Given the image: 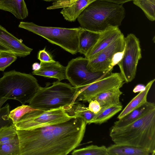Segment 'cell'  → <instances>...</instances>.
Here are the masks:
<instances>
[{
  "mask_svg": "<svg viewBox=\"0 0 155 155\" xmlns=\"http://www.w3.org/2000/svg\"><path fill=\"white\" fill-rule=\"evenodd\" d=\"M87 124L79 117L28 130H17L19 155H66L82 141Z\"/></svg>",
  "mask_w": 155,
  "mask_h": 155,
  "instance_id": "cell-1",
  "label": "cell"
},
{
  "mask_svg": "<svg viewBox=\"0 0 155 155\" xmlns=\"http://www.w3.org/2000/svg\"><path fill=\"white\" fill-rule=\"evenodd\" d=\"M109 135L114 144L147 150L155 154V108L125 126L112 127Z\"/></svg>",
  "mask_w": 155,
  "mask_h": 155,
  "instance_id": "cell-2",
  "label": "cell"
},
{
  "mask_svg": "<svg viewBox=\"0 0 155 155\" xmlns=\"http://www.w3.org/2000/svg\"><path fill=\"white\" fill-rule=\"evenodd\" d=\"M125 15L123 4L97 0L89 5L77 18L81 27L101 33L110 27H119Z\"/></svg>",
  "mask_w": 155,
  "mask_h": 155,
  "instance_id": "cell-3",
  "label": "cell"
},
{
  "mask_svg": "<svg viewBox=\"0 0 155 155\" xmlns=\"http://www.w3.org/2000/svg\"><path fill=\"white\" fill-rule=\"evenodd\" d=\"M40 87L30 74L15 70L6 72L0 78V99L15 100L25 104L29 103Z\"/></svg>",
  "mask_w": 155,
  "mask_h": 155,
  "instance_id": "cell-4",
  "label": "cell"
},
{
  "mask_svg": "<svg viewBox=\"0 0 155 155\" xmlns=\"http://www.w3.org/2000/svg\"><path fill=\"white\" fill-rule=\"evenodd\" d=\"M78 90L69 84L59 81L49 87H40L29 102V105L37 109L48 110L61 107L71 108L77 99Z\"/></svg>",
  "mask_w": 155,
  "mask_h": 155,
  "instance_id": "cell-5",
  "label": "cell"
},
{
  "mask_svg": "<svg viewBox=\"0 0 155 155\" xmlns=\"http://www.w3.org/2000/svg\"><path fill=\"white\" fill-rule=\"evenodd\" d=\"M18 27L42 37L72 54L78 52V36L81 27L69 28L42 26L32 22L21 21Z\"/></svg>",
  "mask_w": 155,
  "mask_h": 155,
  "instance_id": "cell-6",
  "label": "cell"
},
{
  "mask_svg": "<svg viewBox=\"0 0 155 155\" xmlns=\"http://www.w3.org/2000/svg\"><path fill=\"white\" fill-rule=\"evenodd\" d=\"M74 117L62 107L46 110L38 109L26 113L14 124L17 130H28L59 124Z\"/></svg>",
  "mask_w": 155,
  "mask_h": 155,
  "instance_id": "cell-7",
  "label": "cell"
},
{
  "mask_svg": "<svg viewBox=\"0 0 155 155\" xmlns=\"http://www.w3.org/2000/svg\"><path fill=\"white\" fill-rule=\"evenodd\" d=\"M125 46L123 34L110 45L88 60L87 67L95 72L112 71L114 66L121 59Z\"/></svg>",
  "mask_w": 155,
  "mask_h": 155,
  "instance_id": "cell-8",
  "label": "cell"
},
{
  "mask_svg": "<svg viewBox=\"0 0 155 155\" xmlns=\"http://www.w3.org/2000/svg\"><path fill=\"white\" fill-rule=\"evenodd\" d=\"M88 62V59L79 57L68 63L66 67V79L72 86L79 87L87 85L112 73V71L104 72L92 71L87 67Z\"/></svg>",
  "mask_w": 155,
  "mask_h": 155,
  "instance_id": "cell-9",
  "label": "cell"
},
{
  "mask_svg": "<svg viewBox=\"0 0 155 155\" xmlns=\"http://www.w3.org/2000/svg\"><path fill=\"white\" fill-rule=\"evenodd\" d=\"M125 46L122 58L117 64L125 82H131L135 78L139 61L142 58L139 39L134 34L125 37Z\"/></svg>",
  "mask_w": 155,
  "mask_h": 155,
  "instance_id": "cell-10",
  "label": "cell"
},
{
  "mask_svg": "<svg viewBox=\"0 0 155 155\" xmlns=\"http://www.w3.org/2000/svg\"><path fill=\"white\" fill-rule=\"evenodd\" d=\"M124 83L120 73H112L87 85L76 87L77 99L89 103L97 94L111 89L120 88Z\"/></svg>",
  "mask_w": 155,
  "mask_h": 155,
  "instance_id": "cell-11",
  "label": "cell"
},
{
  "mask_svg": "<svg viewBox=\"0 0 155 155\" xmlns=\"http://www.w3.org/2000/svg\"><path fill=\"white\" fill-rule=\"evenodd\" d=\"M32 50L0 25V52H9L18 57H24Z\"/></svg>",
  "mask_w": 155,
  "mask_h": 155,
  "instance_id": "cell-12",
  "label": "cell"
},
{
  "mask_svg": "<svg viewBox=\"0 0 155 155\" xmlns=\"http://www.w3.org/2000/svg\"><path fill=\"white\" fill-rule=\"evenodd\" d=\"M123 34L119 27H110L107 28L101 32L96 43L85 57L88 60L91 59Z\"/></svg>",
  "mask_w": 155,
  "mask_h": 155,
  "instance_id": "cell-13",
  "label": "cell"
},
{
  "mask_svg": "<svg viewBox=\"0 0 155 155\" xmlns=\"http://www.w3.org/2000/svg\"><path fill=\"white\" fill-rule=\"evenodd\" d=\"M41 67L38 70L33 71V75H35L58 79V81L66 79V67L59 62L54 63L40 62Z\"/></svg>",
  "mask_w": 155,
  "mask_h": 155,
  "instance_id": "cell-14",
  "label": "cell"
},
{
  "mask_svg": "<svg viewBox=\"0 0 155 155\" xmlns=\"http://www.w3.org/2000/svg\"><path fill=\"white\" fill-rule=\"evenodd\" d=\"M101 33L88 30L81 27L78 36V52L85 56L86 55L96 43Z\"/></svg>",
  "mask_w": 155,
  "mask_h": 155,
  "instance_id": "cell-15",
  "label": "cell"
},
{
  "mask_svg": "<svg viewBox=\"0 0 155 155\" xmlns=\"http://www.w3.org/2000/svg\"><path fill=\"white\" fill-rule=\"evenodd\" d=\"M155 108L154 103L147 101L139 107L133 110L126 115L114 122L112 127H120L134 122Z\"/></svg>",
  "mask_w": 155,
  "mask_h": 155,
  "instance_id": "cell-16",
  "label": "cell"
},
{
  "mask_svg": "<svg viewBox=\"0 0 155 155\" xmlns=\"http://www.w3.org/2000/svg\"><path fill=\"white\" fill-rule=\"evenodd\" d=\"M0 10L10 12L18 19H24L28 14L24 0H0Z\"/></svg>",
  "mask_w": 155,
  "mask_h": 155,
  "instance_id": "cell-17",
  "label": "cell"
},
{
  "mask_svg": "<svg viewBox=\"0 0 155 155\" xmlns=\"http://www.w3.org/2000/svg\"><path fill=\"white\" fill-rule=\"evenodd\" d=\"M97 0H75L61 12L64 19L70 22L75 21L83 11L91 3Z\"/></svg>",
  "mask_w": 155,
  "mask_h": 155,
  "instance_id": "cell-18",
  "label": "cell"
},
{
  "mask_svg": "<svg viewBox=\"0 0 155 155\" xmlns=\"http://www.w3.org/2000/svg\"><path fill=\"white\" fill-rule=\"evenodd\" d=\"M155 81L153 79L149 82L145 86L144 89L134 97L125 107L117 117L120 119L133 110L139 107L147 101L149 91Z\"/></svg>",
  "mask_w": 155,
  "mask_h": 155,
  "instance_id": "cell-19",
  "label": "cell"
},
{
  "mask_svg": "<svg viewBox=\"0 0 155 155\" xmlns=\"http://www.w3.org/2000/svg\"><path fill=\"white\" fill-rule=\"evenodd\" d=\"M107 149L108 155H154L145 149L126 145L114 144Z\"/></svg>",
  "mask_w": 155,
  "mask_h": 155,
  "instance_id": "cell-20",
  "label": "cell"
},
{
  "mask_svg": "<svg viewBox=\"0 0 155 155\" xmlns=\"http://www.w3.org/2000/svg\"><path fill=\"white\" fill-rule=\"evenodd\" d=\"M122 94L120 88L113 89L97 94L92 100L97 101L101 108L120 105L121 104L120 101V97Z\"/></svg>",
  "mask_w": 155,
  "mask_h": 155,
  "instance_id": "cell-21",
  "label": "cell"
},
{
  "mask_svg": "<svg viewBox=\"0 0 155 155\" xmlns=\"http://www.w3.org/2000/svg\"><path fill=\"white\" fill-rule=\"evenodd\" d=\"M65 110L70 115L81 118L87 124L92 123L96 115L88 107L78 103L75 102L71 108Z\"/></svg>",
  "mask_w": 155,
  "mask_h": 155,
  "instance_id": "cell-22",
  "label": "cell"
},
{
  "mask_svg": "<svg viewBox=\"0 0 155 155\" xmlns=\"http://www.w3.org/2000/svg\"><path fill=\"white\" fill-rule=\"evenodd\" d=\"M122 108V106L121 104L102 107L101 110L96 114L92 123L102 124L120 111Z\"/></svg>",
  "mask_w": 155,
  "mask_h": 155,
  "instance_id": "cell-23",
  "label": "cell"
},
{
  "mask_svg": "<svg viewBox=\"0 0 155 155\" xmlns=\"http://www.w3.org/2000/svg\"><path fill=\"white\" fill-rule=\"evenodd\" d=\"M71 154L72 155H108L107 147L105 146H98L93 145L74 149Z\"/></svg>",
  "mask_w": 155,
  "mask_h": 155,
  "instance_id": "cell-24",
  "label": "cell"
},
{
  "mask_svg": "<svg viewBox=\"0 0 155 155\" xmlns=\"http://www.w3.org/2000/svg\"><path fill=\"white\" fill-rule=\"evenodd\" d=\"M134 4L140 8L148 19L155 20V0H134Z\"/></svg>",
  "mask_w": 155,
  "mask_h": 155,
  "instance_id": "cell-25",
  "label": "cell"
},
{
  "mask_svg": "<svg viewBox=\"0 0 155 155\" xmlns=\"http://www.w3.org/2000/svg\"><path fill=\"white\" fill-rule=\"evenodd\" d=\"M19 145L17 135L10 142L0 145V155H19Z\"/></svg>",
  "mask_w": 155,
  "mask_h": 155,
  "instance_id": "cell-26",
  "label": "cell"
},
{
  "mask_svg": "<svg viewBox=\"0 0 155 155\" xmlns=\"http://www.w3.org/2000/svg\"><path fill=\"white\" fill-rule=\"evenodd\" d=\"M17 130L14 124L0 128V145L9 143L17 135Z\"/></svg>",
  "mask_w": 155,
  "mask_h": 155,
  "instance_id": "cell-27",
  "label": "cell"
},
{
  "mask_svg": "<svg viewBox=\"0 0 155 155\" xmlns=\"http://www.w3.org/2000/svg\"><path fill=\"white\" fill-rule=\"evenodd\" d=\"M38 109L33 108L29 105L22 104L10 112L9 117L13 124L17 122L26 113Z\"/></svg>",
  "mask_w": 155,
  "mask_h": 155,
  "instance_id": "cell-28",
  "label": "cell"
},
{
  "mask_svg": "<svg viewBox=\"0 0 155 155\" xmlns=\"http://www.w3.org/2000/svg\"><path fill=\"white\" fill-rule=\"evenodd\" d=\"M15 54L9 52H0V71H4L6 68L15 62L17 58Z\"/></svg>",
  "mask_w": 155,
  "mask_h": 155,
  "instance_id": "cell-29",
  "label": "cell"
},
{
  "mask_svg": "<svg viewBox=\"0 0 155 155\" xmlns=\"http://www.w3.org/2000/svg\"><path fill=\"white\" fill-rule=\"evenodd\" d=\"M9 106L7 104L5 106L0 108V128L4 126L13 124L9 117Z\"/></svg>",
  "mask_w": 155,
  "mask_h": 155,
  "instance_id": "cell-30",
  "label": "cell"
},
{
  "mask_svg": "<svg viewBox=\"0 0 155 155\" xmlns=\"http://www.w3.org/2000/svg\"><path fill=\"white\" fill-rule=\"evenodd\" d=\"M38 58L40 62L54 63L56 62L51 54L46 50L45 48L38 52Z\"/></svg>",
  "mask_w": 155,
  "mask_h": 155,
  "instance_id": "cell-31",
  "label": "cell"
},
{
  "mask_svg": "<svg viewBox=\"0 0 155 155\" xmlns=\"http://www.w3.org/2000/svg\"><path fill=\"white\" fill-rule=\"evenodd\" d=\"M89 103L88 107L91 112L96 114L101 110V107L97 101L95 100H92Z\"/></svg>",
  "mask_w": 155,
  "mask_h": 155,
  "instance_id": "cell-32",
  "label": "cell"
},
{
  "mask_svg": "<svg viewBox=\"0 0 155 155\" xmlns=\"http://www.w3.org/2000/svg\"><path fill=\"white\" fill-rule=\"evenodd\" d=\"M101 1L112 3L117 4H123L126 2L134 0H100Z\"/></svg>",
  "mask_w": 155,
  "mask_h": 155,
  "instance_id": "cell-33",
  "label": "cell"
},
{
  "mask_svg": "<svg viewBox=\"0 0 155 155\" xmlns=\"http://www.w3.org/2000/svg\"><path fill=\"white\" fill-rule=\"evenodd\" d=\"M75 0H58V4L61 6H65Z\"/></svg>",
  "mask_w": 155,
  "mask_h": 155,
  "instance_id": "cell-34",
  "label": "cell"
},
{
  "mask_svg": "<svg viewBox=\"0 0 155 155\" xmlns=\"http://www.w3.org/2000/svg\"><path fill=\"white\" fill-rule=\"evenodd\" d=\"M145 87V86L142 84L137 85L134 88L133 91L134 93H137L138 92H140L144 89Z\"/></svg>",
  "mask_w": 155,
  "mask_h": 155,
  "instance_id": "cell-35",
  "label": "cell"
},
{
  "mask_svg": "<svg viewBox=\"0 0 155 155\" xmlns=\"http://www.w3.org/2000/svg\"><path fill=\"white\" fill-rule=\"evenodd\" d=\"M32 69L33 71L37 70L40 68L41 65L40 64L35 62L32 64Z\"/></svg>",
  "mask_w": 155,
  "mask_h": 155,
  "instance_id": "cell-36",
  "label": "cell"
},
{
  "mask_svg": "<svg viewBox=\"0 0 155 155\" xmlns=\"http://www.w3.org/2000/svg\"><path fill=\"white\" fill-rule=\"evenodd\" d=\"M42 0L47 1V2H50V1H56L57 0Z\"/></svg>",
  "mask_w": 155,
  "mask_h": 155,
  "instance_id": "cell-37",
  "label": "cell"
}]
</instances>
